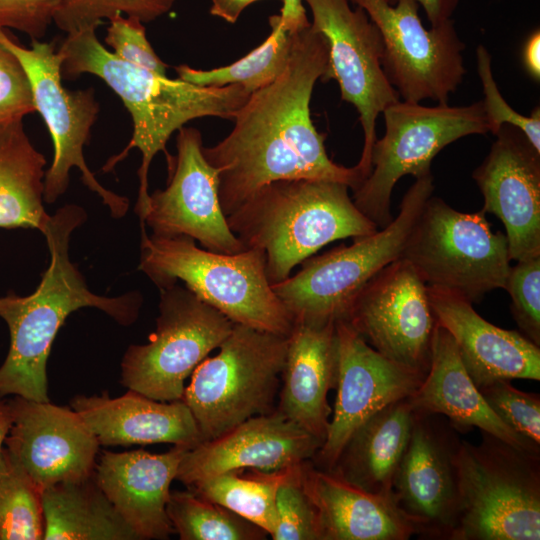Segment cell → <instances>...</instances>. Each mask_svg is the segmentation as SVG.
I'll list each match as a JSON object with an SVG mask.
<instances>
[{"label": "cell", "mask_w": 540, "mask_h": 540, "mask_svg": "<svg viewBox=\"0 0 540 540\" xmlns=\"http://www.w3.org/2000/svg\"><path fill=\"white\" fill-rule=\"evenodd\" d=\"M71 408L100 445L170 443L192 448L202 442L195 419L181 400L163 402L136 391L111 398L76 396Z\"/></svg>", "instance_id": "cell-26"}, {"label": "cell", "mask_w": 540, "mask_h": 540, "mask_svg": "<svg viewBox=\"0 0 540 540\" xmlns=\"http://www.w3.org/2000/svg\"><path fill=\"white\" fill-rule=\"evenodd\" d=\"M24 47L0 28V44L21 63L30 83L35 111L50 133L54 156L44 176V202L54 203L68 188L70 170L78 168L83 183L97 193L115 218L129 208L126 197L103 187L88 168L83 149L88 143L99 104L93 88L71 91L62 83V57L53 43L31 40Z\"/></svg>", "instance_id": "cell-11"}, {"label": "cell", "mask_w": 540, "mask_h": 540, "mask_svg": "<svg viewBox=\"0 0 540 540\" xmlns=\"http://www.w3.org/2000/svg\"><path fill=\"white\" fill-rule=\"evenodd\" d=\"M8 401L12 425L4 446L41 492L94 473L100 444L73 409L20 396Z\"/></svg>", "instance_id": "cell-18"}, {"label": "cell", "mask_w": 540, "mask_h": 540, "mask_svg": "<svg viewBox=\"0 0 540 540\" xmlns=\"http://www.w3.org/2000/svg\"><path fill=\"white\" fill-rule=\"evenodd\" d=\"M322 443L276 409L186 450L176 480L190 484L236 469L276 471L312 459Z\"/></svg>", "instance_id": "cell-21"}, {"label": "cell", "mask_w": 540, "mask_h": 540, "mask_svg": "<svg viewBox=\"0 0 540 540\" xmlns=\"http://www.w3.org/2000/svg\"><path fill=\"white\" fill-rule=\"evenodd\" d=\"M269 25L271 32L268 37L234 63L210 70L180 65L175 67L178 78L203 87L240 85L250 93L271 84L288 63L293 33L281 26L279 15H272Z\"/></svg>", "instance_id": "cell-32"}, {"label": "cell", "mask_w": 540, "mask_h": 540, "mask_svg": "<svg viewBox=\"0 0 540 540\" xmlns=\"http://www.w3.org/2000/svg\"><path fill=\"white\" fill-rule=\"evenodd\" d=\"M414 418L409 397L387 405L354 431L328 471L367 492L393 497Z\"/></svg>", "instance_id": "cell-28"}, {"label": "cell", "mask_w": 540, "mask_h": 540, "mask_svg": "<svg viewBox=\"0 0 540 540\" xmlns=\"http://www.w3.org/2000/svg\"><path fill=\"white\" fill-rule=\"evenodd\" d=\"M234 322L186 287L160 289L156 329L133 344L121 363V383L151 399L181 400L185 380L231 333Z\"/></svg>", "instance_id": "cell-12"}, {"label": "cell", "mask_w": 540, "mask_h": 540, "mask_svg": "<svg viewBox=\"0 0 540 540\" xmlns=\"http://www.w3.org/2000/svg\"><path fill=\"white\" fill-rule=\"evenodd\" d=\"M35 111L28 77L17 57L0 44V123Z\"/></svg>", "instance_id": "cell-41"}, {"label": "cell", "mask_w": 540, "mask_h": 540, "mask_svg": "<svg viewBox=\"0 0 540 540\" xmlns=\"http://www.w3.org/2000/svg\"><path fill=\"white\" fill-rule=\"evenodd\" d=\"M337 396L326 438L313 457L331 470L354 431L387 405L410 397L423 376L372 348L345 320L336 321Z\"/></svg>", "instance_id": "cell-17"}, {"label": "cell", "mask_w": 540, "mask_h": 540, "mask_svg": "<svg viewBox=\"0 0 540 540\" xmlns=\"http://www.w3.org/2000/svg\"><path fill=\"white\" fill-rule=\"evenodd\" d=\"M45 157L28 138L23 119L0 123V227L43 231Z\"/></svg>", "instance_id": "cell-30"}, {"label": "cell", "mask_w": 540, "mask_h": 540, "mask_svg": "<svg viewBox=\"0 0 540 540\" xmlns=\"http://www.w3.org/2000/svg\"><path fill=\"white\" fill-rule=\"evenodd\" d=\"M301 479L320 540H407L418 534L394 497L360 489L310 460L301 463Z\"/></svg>", "instance_id": "cell-24"}, {"label": "cell", "mask_w": 540, "mask_h": 540, "mask_svg": "<svg viewBox=\"0 0 540 540\" xmlns=\"http://www.w3.org/2000/svg\"><path fill=\"white\" fill-rule=\"evenodd\" d=\"M273 540H320L316 512L301 479V463L293 465L276 494Z\"/></svg>", "instance_id": "cell-36"}, {"label": "cell", "mask_w": 540, "mask_h": 540, "mask_svg": "<svg viewBox=\"0 0 540 540\" xmlns=\"http://www.w3.org/2000/svg\"><path fill=\"white\" fill-rule=\"evenodd\" d=\"M166 511L181 540H261L269 536L254 523L190 490L170 492Z\"/></svg>", "instance_id": "cell-33"}, {"label": "cell", "mask_w": 540, "mask_h": 540, "mask_svg": "<svg viewBox=\"0 0 540 540\" xmlns=\"http://www.w3.org/2000/svg\"><path fill=\"white\" fill-rule=\"evenodd\" d=\"M188 449L174 446L162 454L103 451L96 462L97 484L140 540L168 539L175 533L166 505Z\"/></svg>", "instance_id": "cell-23"}, {"label": "cell", "mask_w": 540, "mask_h": 540, "mask_svg": "<svg viewBox=\"0 0 540 540\" xmlns=\"http://www.w3.org/2000/svg\"><path fill=\"white\" fill-rule=\"evenodd\" d=\"M432 414L415 412L393 497L418 534L450 539L458 511L455 455L460 441Z\"/></svg>", "instance_id": "cell-20"}, {"label": "cell", "mask_w": 540, "mask_h": 540, "mask_svg": "<svg viewBox=\"0 0 540 540\" xmlns=\"http://www.w3.org/2000/svg\"><path fill=\"white\" fill-rule=\"evenodd\" d=\"M434 190L432 174L416 179L392 221L373 234L323 255L306 259L293 277L272 289L294 322L324 323L346 318L363 287L384 267L401 258L406 241Z\"/></svg>", "instance_id": "cell-7"}, {"label": "cell", "mask_w": 540, "mask_h": 540, "mask_svg": "<svg viewBox=\"0 0 540 540\" xmlns=\"http://www.w3.org/2000/svg\"><path fill=\"white\" fill-rule=\"evenodd\" d=\"M385 133L371 153V172L353 190L355 206L378 228L392 221L391 195L405 175L416 179L431 174L434 157L450 143L474 134L489 132L483 102L466 106L398 100L382 113Z\"/></svg>", "instance_id": "cell-10"}, {"label": "cell", "mask_w": 540, "mask_h": 540, "mask_svg": "<svg viewBox=\"0 0 540 540\" xmlns=\"http://www.w3.org/2000/svg\"><path fill=\"white\" fill-rule=\"evenodd\" d=\"M348 189L327 180L274 181L227 216V223L245 249L265 253L268 280L276 284L328 243L378 230L355 206Z\"/></svg>", "instance_id": "cell-4"}, {"label": "cell", "mask_w": 540, "mask_h": 540, "mask_svg": "<svg viewBox=\"0 0 540 540\" xmlns=\"http://www.w3.org/2000/svg\"><path fill=\"white\" fill-rule=\"evenodd\" d=\"M12 425V410L9 401L0 400V453Z\"/></svg>", "instance_id": "cell-47"}, {"label": "cell", "mask_w": 540, "mask_h": 540, "mask_svg": "<svg viewBox=\"0 0 540 540\" xmlns=\"http://www.w3.org/2000/svg\"><path fill=\"white\" fill-rule=\"evenodd\" d=\"M256 1L258 0H211L210 14L233 24L244 9Z\"/></svg>", "instance_id": "cell-46"}, {"label": "cell", "mask_w": 540, "mask_h": 540, "mask_svg": "<svg viewBox=\"0 0 540 540\" xmlns=\"http://www.w3.org/2000/svg\"><path fill=\"white\" fill-rule=\"evenodd\" d=\"M329 59L325 37L311 24L293 33L283 72L251 93L235 116L231 132L216 145L203 146L216 168L221 209L227 217L264 185L278 180H327L355 190L364 180L356 166L332 161L325 133L315 128L310 101Z\"/></svg>", "instance_id": "cell-1"}, {"label": "cell", "mask_w": 540, "mask_h": 540, "mask_svg": "<svg viewBox=\"0 0 540 540\" xmlns=\"http://www.w3.org/2000/svg\"><path fill=\"white\" fill-rule=\"evenodd\" d=\"M390 5H395L398 0H386ZM424 9L431 27L451 19L456 10L459 0H416Z\"/></svg>", "instance_id": "cell-44"}, {"label": "cell", "mask_w": 540, "mask_h": 540, "mask_svg": "<svg viewBox=\"0 0 540 540\" xmlns=\"http://www.w3.org/2000/svg\"><path fill=\"white\" fill-rule=\"evenodd\" d=\"M176 0H59L53 22L67 34L98 27L117 14L150 22L166 14Z\"/></svg>", "instance_id": "cell-35"}, {"label": "cell", "mask_w": 540, "mask_h": 540, "mask_svg": "<svg viewBox=\"0 0 540 540\" xmlns=\"http://www.w3.org/2000/svg\"><path fill=\"white\" fill-rule=\"evenodd\" d=\"M105 44L119 59L162 76H167L168 65L155 53L146 37V29L139 19L117 14L109 19Z\"/></svg>", "instance_id": "cell-40"}, {"label": "cell", "mask_w": 540, "mask_h": 540, "mask_svg": "<svg viewBox=\"0 0 540 540\" xmlns=\"http://www.w3.org/2000/svg\"><path fill=\"white\" fill-rule=\"evenodd\" d=\"M492 411L512 430L540 448V397L518 390L510 380H498L479 387Z\"/></svg>", "instance_id": "cell-37"}, {"label": "cell", "mask_w": 540, "mask_h": 540, "mask_svg": "<svg viewBox=\"0 0 540 540\" xmlns=\"http://www.w3.org/2000/svg\"><path fill=\"white\" fill-rule=\"evenodd\" d=\"M87 214L69 204L50 215L42 231L50 262L37 289L28 296L9 293L0 297V318L9 329L10 347L0 366V398L8 395L47 402L46 365L52 343L66 318L83 307H95L119 324L131 325L142 305V295L130 292L118 297L91 292L69 256L73 231Z\"/></svg>", "instance_id": "cell-3"}, {"label": "cell", "mask_w": 540, "mask_h": 540, "mask_svg": "<svg viewBox=\"0 0 540 540\" xmlns=\"http://www.w3.org/2000/svg\"><path fill=\"white\" fill-rule=\"evenodd\" d=\"M336 381V322H294L276 410L323 444L331 414L327 396Z\"/></svg>", "instance_id": "cell-25"}, {"label": "cell", "mask_w": 540, "mask_h": 540, "mask_svg": "<svg viewBox=\"0 0 540 540\" xmlns=\"http://www.w3.org/2000/svg\"><path fill=\"white\" fill-rule=\"evenodd\" d=\"M42 492L4 446L0 453V540H40Z\"/></svg>", "instance_id": "cell-34"}, {"label": "cell", "mask_w": 540, "mask_h": 540, "mask_svg": "<svg viewBox=\"0 0 540 540\" xmlns=\"http://www.w3.org/2000/svg\"><path fill=\"white\" fill-rule=\"evenodd\" d=\"M505 290L511 312L523 335L540 345V256L511 266Z\"/></svg>", "instance_id": "cell-39"}, {"label": "cell", "mask_w": 540, "mask_h": 540, "mask_svg": "<svg viewBox=\"0 0 540 540\" xmlns=\"http://www.w3.org/2000/svg\"><path fill=\"white\" fill-rule=\"evenodd\" d=\"M401 258L427 286L452 291L471 303L494 289H504L511 269L506 235L492 231L485 212H460L432 195Z\"/></svg>", "instance_id": "cell-9"}, {"label": "cell", "mask_w": 540, "mask_h": 540, "mask_svg": "<svg viewBox=\"0 0 540 540\" xmlns=\"http://www.w3.org/2000/svg\"><path fill=\"white\" fill-rule=\"evenodd\" d=\"M311 9V26L320 32L328 45L329 59L322 81H337L341 99L352 104L361 123L364 144L355 165L363 179L371 172V153L377 140L378 116L400 100L386 78L381 59L383 40L367 13L349 0H303Z\"/></svg>", "instance_id": "cell-14"}, {"label": "cell", "mask_w": 540, "mask_h": 540, "mask_svg": "<svg viewBox=\"0 0 540 540\" xmlns=\"http://www.w3.org/2000/svg\"><path fill=\"white\" fill-rule=\"evenodd\" d=\"M343 320L387 359L426 375L437 321L427 285L406 260L399 258L380 270Z\"/></svg>", "instance_id": "cell-15"}, {"label": "cell", "mask_w": 540, "mask_h": 540, "mask_svg": "<svg viewBox=\"0 0 540 540\" xmlns=\"http://www.w3.org/2000/svg\"><path fill=\"white\" fill-rule=\"evenodd\" d=\"M287 344L288 336L235 323L218 353L194 369L182 400L202 441L275 410Z\"/></svg>", "instance_id": "cell-8"}, {"label": "cell", "mask_w": 540, "mask_h": 540, "mask_svg": "<svg viewBox=\"0 0 540 540\" xmlns=\"http://www.w3.org/2000/svg\"><path fill=\"white\" fill-rule=\"evenodd\" d=\"M45 540H139L100 489L95 474L42 492Z\"/></svg>", "instance_id": "cell-29"}, {"label": "cell", "mask_w": 540, "mask_h": 540, "mask_svg": "<svg viewBox=\"0 0 540 540\" xmlns=\"http://www.w3.org/2000/svg\"><path fill=\"white\" fill-rule=\"evenodd\" d=\"M477 70L482 83V100L489 132L496 134L502 125L518 128L540 152V108L535 107L530 116L516 112L501 95L491 69V55L479 45L476 50Z\"/></svg>", "instance_id": "cell-38"}, {"label": "cell", "mask_w": 540, "mask_h": 540, "mask_svg": "<svg viewBox=\"0 0 540 540\" xmlns=\"http://www.w3.org/2000/svg\"><path fill=\"white\" fill-rule=\"evenodd\" d=\"M364 9L383 40L381 65L404 101L447 104L466 74L460 40L449 19L426 29L416 0H349Z\"/></svg>", "instance_id": "cell-13"}, {"label": "cell", "mask_w": 540, "mask_h": 540, "mask_svg": "<svg viewBox=\"0 0 540 540\" xmlns=\"http://www.w3.org/2000/svg\"><path fill=\"white\" fill-rule=\"evenodd\" d=\"M472 177L483 197L482 211L505 226L511 260L540 256V152L516 127L502 125Z\"/></svg>", "instance_id": "cell-19"}, {"label": "cell", "mask_w": 540, "mask_h": 540, "mask_svg": "<svg viewBox=\"0 0 540 540\" xmlns=\"http://www.w3.org/2000/svg\"><path fill=\"white\" fill-rule=\"evenodd\" d=\"M484 434L459 442L458 511L452 540H539V454Z\"/></svg>", "instance_id": "cell-6"}, {"label": "cell", "mask_w": 540, "mask_h": 540, "mask_svg": "<svg viewBox=\"0 0 540 540\" xmlns=\"http://www.w3.org/2000/svg\"><path fill=\"white\" fill-rule=\"evenodd\" d=\"M523 64L527 73L535 80L540 79V31L535 30L525 42Z\"/></svg>", "instance_id": "cell-45"}, {"label": "cell", "mask_w": 540, "mask_h": 540, "mask_svg": "<svg viewBox=\"0 0 540 540\" xmlns=\"http://www.w3.org/2000/svg\"><path fill=\"white\" fill-rule=\"evenodd\" d=\"M291 467L271 472L231 470L198 480L187 488L247 519L271 536L276 528V494Z\"/></svg>", "instance_id": "cell-31"}, {"label": "cell", "mask_w": 540, "mask_h": 540, "mask_svg": "<svg viewBox=\"0 0 540 540\" xmlns=\"http://www.w3.org/2000/svg\"><path fill=\"white\" fill-rule=\"evenodd\" d=\"M437 323L453 338L461 361L479 388L498 380H540V348L523 334L481 317L466 298L427 286Z\"/></svg>", "instance_id": "cell-22"}, {"label": "cell", "mask_w": 540, "mask_h": 540, "mask_svg": "<svg viewBox=\"0 0 540 540\" xmlns=\"http://www.w3.org/2000/svg\"><path fill=\"white\" fill-rule=\"evenodd\" d=\"M409 401L417 413L444 415L455 426L476 427L516 449L539 454L492 411L463 365L453 338L438 323L429 369Z\"/></svg>", "instance_id": "cell-27"}, {"label": "cell", "mask_w": 540, "mask_h": 540, "mask_svg": "<svg viewBox=\"0 0 540 540\" xmlns=\"http://www.w3.org/2000/svg\"><path fill=\"white\" fill-rule=\"evenodd\" d=\"M141 226L139 269L159 288L185 287L237 324L288 336L294 320L274 293L266 256L249 248L235 254L206 250L188 236L148 235Z\"/></svg>", "instance_id": "cell-5"}, {"label": "cell", "mask_w": 540, "mask_h": 540, "mask_svg": "<svg viewBox=\"0 0 540 540\" xmlns=\"http://www.w3.org/2000/svg\"><path fill=\"white\" fill-rule=\"evenodd\" d=\"M59 0H0V28L16 29L40 40L53 22Z\"/></svg>", "instance_id": "cell-42"}, {"label": "cell", "mask_w": 540, "mask_h": 540, "mask_svg": "<svg viewBox=\"0 0 540 540\" xmlns=\"http://www.w3.org/2000/svg\"><path fill=\"white\" fill-rule=\"evenodd\" d=\"M96 28L67 34L58 49L62 57L61 73L63 78H75L83 73L99 77L129 111L132 137L119 154L107 160L103 171H111L130 150H140L142 161L138 169L140 184L135 210L142 223L149 201L150 164L158 152H164L168 165L171 163L173 157L167 152L166 144L173 132L202 117L233 121L251 93L240 85L198 86L129 64L100 43Z\"/></svg>", "instance_id": "cell-2"}, {"label": "cell", "mask_w": 540, "mask_h": 540, "mask_svg": "<svg viewBox=\"0 0 540 540\" xmlns=\"http://www.w3.org/2000/svg\"><path fill=\"white\" fill-rule=\"evenodd\" d=\"M283 5L279 15L281 26L291 33L308 27L309 22L303 0H282Z\"/></svg>", "instance_id": "cell-43"}, {"label": "cell", "mask_w": 540, "mask_h": 540, "mask_svg": "<svg viewBox=\"0 0 540 540\" xmlns=\"http://www.w3.org/2000/svg\"><path fill=\"white\" fill-rule=\"evenodd\" d=\"M177 155L168 165L165 189L149 194L140 224L158 237L188 236L206 250L235 254L245 250L230 230L218 196V173L203 154L202 135L182 127L176 139Z\"/></svg>", "instance_id": "cell-16"}]
</instances>
